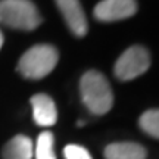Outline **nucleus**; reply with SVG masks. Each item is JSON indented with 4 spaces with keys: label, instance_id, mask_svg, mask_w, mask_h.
I'll return each instance as SVG.
<instances>
[{
    "label": "nucleus",
    "instance_id": "20e7f679",
    "mask_svg": "<svg viewBox=\"0 0 159 159\" xmlns=\"http://www.w3.org/2000/svg\"><path fill=\"white\" fill-rule=\"evenodd\" d=\"M150 66V55L142 46H131L118 57L115 63V77L121 81H130L144 74Z\"/></svg>",
    "mask_w": 159,
    "mask_h": 159
},
{
    "label": "nucleus",
    "instance_id": "9b49d317",
    "mask_svg": "<svg viewBox=\"0 0 159 159\" xmlns=\"http://www.w3.org/2000/svg\"><path fill=\"white\" fill-rule=\"evenodd\" d=\"M139 125L146 134L159 139V109L146 111L139 119Z\"/></svg>",
    "mask_w": 159,
    "mask_h": 159
},
{
    "label": "nucleus",
    "instance_id": "f03ea898",
    "mask_svg": "<svg viewBox=\"0 0 159 159\" xmlns=\"http://www.w3.org/2000/svg\"><path fill=\"white\" fill-rule=\"evenodd\" d=\"M59 59L57 50L53 46L37 44L22 55L18 62L19 74L30 80L44 78L55 69Z\"/></svg>",
    "mask_w": 159,
    "mask_h": 159
},
{
    "label": "nucleus",
    "instance_id": "6e6552de",
    "mask_svg": "<svg viewBox=\"0 0 159 159\" xmlns=\"http://www.w3.org/2000/svg\"><path fill=\"white\" fill-rule=\"evenodd\" d=\"M146 149L139 143H112L105 148L106 159H146Z\"/></svg>",
    "mask_w": 159,
    "mask_h": 159
},
{
    "label": "nucleus",
    "instance_id": "423d86ee",
    "mask_svg": "<svg viewBox=\"0 0 159 159\" xmlns=\"http://www.w3.org/2000/svg\"><path fill=\"white\" fill-rule=\"evenodd\" d=\"M71 33L77 37H84L87 33V19L80 0H55Z\"/></svg>",
    "mask_w": 159,
    "mask_h": 159
},
{
    "label": "nucleus",
    "instance_id": "9d476101",
    "mask_svg": "<svg viewBox=\"0 0 159 159\" xmlns=\"http://www.w3.org/2000/svg\"><path fill=\"white\" fill-rule=\"evenodd\" d=\"M35 159H56L55 153V137L50 131H43L35 142Z\"/></svg>",
    "mask_w": 159,
    "mask_h": 159
},
{
    "label": "nucleus",
    "instance_id": "1a4fd4ad",
    "mask_svg": "<svg viewBox=\"0 0 159 159\" xmlns=\"http://www.w3.org/2000/svg\"><path fill=\"white\" fill-rule=\"evenodd\" d=\"M34 146L27 136H15L3 149V159H33Z\"/></svg>",
    "mask_w": 159,
    "mask_h": 159
},
{
    "label": "nucleus",
    "instance_id": "7ed1b4c3",
    "mask_svg": "<svg viewBox=\"0 0 159 159\" xmlns=\"http://www.w3.org/2000/svg\"><path fill=\"white\" fill-rule=\"evenodd\" d=\"M0 24L24 31L35 30L41 24L39 9L30 0H0Z\"/></svg>",
    "mask_w": 159,
    "mask_h": 159
},
{
    "label": "nucleus",
    "instance_id": "ddd939ff",
    "mask_svg": "<svg viewBox=\"0 0 159 159\" xmlns=\"http://www.w3.org/2000/svg\"><path fill=\"white\" fill-rule=\"evenodd\" d=\"M3 41H5V39H3V34H2V31H0V49H2V46H3Z\"/></svg>",
    "mask_w": 159,
    "mask_h": 159
},
{
    "label": "nucleus",
    "instance_id": "f257e3e1",
    "mask_svg": "<svg viewBox=\"0 0 159 159\" xmlns=\"http://www.w3.org/2000/svg\"><path fill=\"white\" fill-rule=\"evenodd\" d=\"M81 97L93 115H105L114 105V94L108 80L99 71H87L80 81Z\"/></svg>",
    "mask_w": 159,
    "mask_h": 159
},
{
    "label": "nucleus",
    "instance_id": "0eeeda50",
    "mask_svg": "<svg viewBox=\"0 0 159 159\" xmlns=\"http://www.w3.org/2000/svg\"><path fill=\"white\" fill-rule=\"evenodd\" d=\"M31 106H33V116L35 124L40 127H52L56 124L57 111L56 105L47 94L39 93L31 97Z\"/></svg>",
    "mask_w": 159,
    "mask_h": 159
},
{
    "label": "nucleus",
    "instance_id": "39448f33",
    "mask_svg": "<svg viewBox=\"0 0 159 159\" xmlns=\"http://www.w3.org/2000/svg\"><path fill=\"white\" fill-rule=\"evenodd\" d=\"M137 12L136 0H102L94 7V18L100 22H115Z\"/></svg>",
    "mask_w": 159,
    "mask_h": 159
},
{
    "label": "nucleus",
    "instance_id": "f8f14e48",
    "mask_svg": "<svg viewBox=\"0 0 159 159\" xmlns=\"http://www.w3.org/2000/svg\"><path fill=\"white\" fill-rule=\"evenodd\" d=\"M63 156L65 159H93L89 150L78 144H68L63 149Z\"/></svg>",
    "mask_w": 159,
    "mask_h": 159
}]
</instances>
